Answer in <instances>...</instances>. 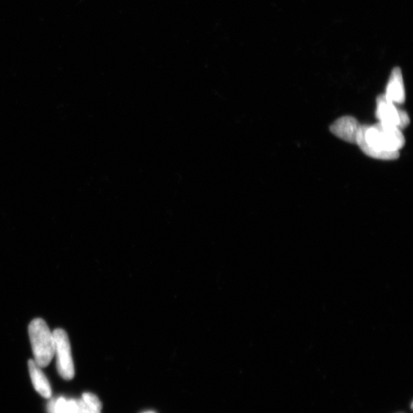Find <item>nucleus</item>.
<instances>
[{
	"label": "nucleus",
	"instance_id": "nucleus-1",
	"mask_svg": "<svg viewBox=\"0 0 413 413\" xmlns=\"http://www.w3.org/2000/svg\"><path fill=\"white\" fill-rule=\"evenodd\" d=\"M356 144L369 157L395 160L400 157L405 138L400 128L379 122L374 126L361 125Z\"/></svg>",
	"mask_w": 413,
	"mask_h": 413
},
{
	"label": "nucleus",
	"instance_id": "nucleus-2",
	"mask_svg": "<svg viewBox=\"0 0 413 413\" xmlns=\"http://www.w3.org/2000/svg\"><path fill=\"white\" fill-rule=\"evenodd\" d=\"M30 342L34 354V361L40 367H46L52 361L55 354L53 332L42 318H36L28 327Z\"/></svg>",
	"mask_w": 413,
	"mask_h": 413
},
{
	"label": "nucleus",
	"instance_id": "nucleus-3",
	"mask_svg": "<svg viewBox=\"0 0 413 413\" xmlns=\"http://www.w3.org/2000/svg\"><path fill=\"white\" fill-rule=\"evenodd\" d=\"M55 354L57 371L64 380H70L75 376V366L72 359L71 345L67 333L57 329L53 331Z\"/></svg>",
	"mask_w": 413,
	"mask_h": 413
},
{
	"label": "nucleus",
	"instance_id": "nucleus-4",
	"mask_svg": "<svg viewBox=\"0 0 413 413\" xmlns=\"http://www.w3.org/2000/svg\"><path fill=\"white\" fill-rule=\"evenodd\" d=\"M376 117L380 122L395 126L401 129L407 127L410 122L408 113L390 102L384 94L376 98Z\"/></svg>",
	"mask_w": 413,
	"mask_h": 413
},
{
	"label": "nucleus",
	"instance_id": "nucleus-5",
	"mask_svg": "<svg viewBox=\"0 0 413 413\" xmlns=\"http://www.w3.org/2000/svg\"><path fill=\"white\" fill-rule=\"evenodd\" d=\"M358 121L353 117L340 118L330 127L331 132L339 139L347 143L356 144L360 128Z\"/></svg>",
	"mask_w": 413,
	"mask_h": 413
},
{
	"label": "nucleus",
	"instance_id": "nucleus-6",
	"mask_svg": "<svg viewBox=\"0 0 413 413\" xmlns=\"http://www.w3.org/2000/svg\"><path fill=\"white\" fill-rule=\"evenodd\" d=\"M384 96L396 105L404 103L405 93L402 72L400 68H395L391 73Z\"/></svg>",
	"mask_w": 413,
	"mask_h": 413
},
{
	"label": "nucleus",
	"instance_id": "nucleus-7",
	"mask_svg": "<svg viewBox=\"0 0 413 413\" xmlns=\"http://www.w3.org/2000/svg\"><path fill=\"white\" fill-rule=\"evenodd\" d=\"M41 368L34 360L28 361V369H30V378L35 390L42 396L50 398L52 396V388Z\"/></svg>",
	"mask_w": 413,
	"mask_h": 413
},
{
	"label": "nucleus",
	"instance_id": "nucleus-8",
	"mask_svg": "<svg viewBox=\"0 0 413 413\" xmlns=\"http://www.w3.org/2000/svg\"><path fill=\"white\" fill-rule=\"evenodd\" d=\"M82 401L85 409L89 413H101L102 403L96 395L91 393H85L82 396Z\"/></svg>",
	"mask_w": 413,
	"mask_h": 413
},
{
	"label": "nucleus",
	"instance_id": "nucleus-9",
	"mask_svg": "<svg viewBox=\"0 0 413 413\" xmlns=\"http://www.w3.org/2000/svg\"><path fill=\"white\" fill-rule=\"evenodd\" d=\"M68 400L64 397H57L48 405V413H68Z\"/></svg>",
	"mask_w": 413,
	"mask_h": 413
},
{
	"label": "nucleus",
	"instance_id": "nucleus-10",
	"mask_svg": "<svg viewBox=\"0 0 413 413\" xmlns=\"http://www.w3.org/2000/svg\"><path fill=\"white\" fill-rule=\"evenodd\" d=\"M78 413H89L88 411H86V410L85 409L84 405L82 401L81 398V410H80Z\"/></svg>",
	"mask_w": 413,
	"mask_h": 413
},
{
	"label": "nucleus",
	"instance_id": "nucleus-11",
	"mask_svg": "<svg viewBox=\"0 0 413 413\" xmlns=\"http://www.w3.org/2000/svg\"><path fill=\"white\" fill-rule=\"evenodd\" d=\"M143 413H156V412H154L153 411H147V412H145Z\"/></svg>",
	"mask_w": 413,
	"mask_h": 413
}]
</instances>
